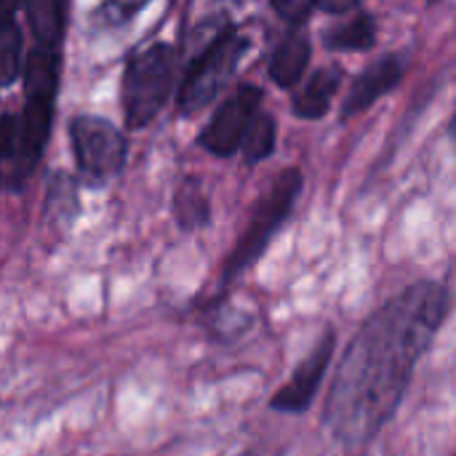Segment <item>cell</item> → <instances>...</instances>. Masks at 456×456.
<instances>
[{
    "label": "cell",
    "instance_id": "7c38bea8",
    "mask_svg": "<svg viewBox=\"0 0 456 456\" xmlns=\"http://www.w3.org/2000/svg\"><path fill=\"white\" fill-rule=\"evenodd\" d=\"M342 83V69L321 67L310 75V80L294 94V115L305 120H318L329 112L331 96Z\"/></svg>",
    "mask_w": 456,
    "mask_h": 456
},
{
    "label": "cell",
    "instance_id": "ffe728a7",
    "mask_svg": "<svg viewBox=\"0 0 456 456\" xmlns=\"http://www.w3.org/2000/svg\"><path fill=\"white\" fill-rule=\"evenodd\" d=\"M19 142H21V118L16 112L0 115V158L16 160Z\"/></svg>",
    "mask_w": 456,
    "mask_h": 456
},
{
    "label": "cell",
    "instance_id": "277c9868",
    "mask_svg": "<svg viewBox=\"0 0 456 456\" xmlns=\"http://www.w3.org/2000/svg\"><path fill=\"white\" fill-rule=\"evenodd\" d=\"M299 192H302V171L299 168H283L273 179V184L256 200L240 240L235 243V248L230 251V256L224 262L222 283H232L240 273H246L251 265L259 262V256L270 246L273 235L291 216L294 203L299 200Z\"/></svg>",
    "mask_w": 456,
    "mask_h": 456
},
{
    "label": "cell",
    "instance_id": "6da1fadb",
    "mask_svg": "<svg viewBox=\"0 0 456 456\" xmlns=\"http://www.w3.org/2000/svg\"><path fill=\"white\" fill-rule=\"evenodd\" d=\"M446 313V286L419 281L363 321L337 366L323 414L329 433L347 452L366 449L393 419Z\"/></svg>",
    "mask_w": 456,
    "mask_h": 456
},
{
    "label": "cell",
    "instance_id": "603a6c76",
    "mask_svg": "<svg viewBox=\"0 0 456 456\" xmlns=\"http://www.w3.org/2000/svg\"><path fill=\"white\" fill-rule=\"evenodd\" d=\"M452 134H454V139H456V115H454V123H452Z\"/></svg>",
    "mask_w": 456,
    "mask_h": 456
},
{
    "label": "cell",
    "instance_id": "5bb4252c",
    "mask_svg": "<svg viewBox=\"0 0 456 456\" xmlns=\"http://www.w3.org/2000/svg\"><path fill=\"white\" fill-rule=\"evenodd\" d=\"M171 211H174L176 227L184 232H198V230L211 224V200L195 176H187L176 187L174 200H171Z\"/></svg>",
    "mask_w": 456,
    "mask_h": 456
},
{
    "label": "cell",
    "instance_id": "2e32d148",
    "mask_svg": "<svg viewBox=\"0 0 456 456\" xmlns=\"http://www.w3.org/2000/svg\"><path fill=\"white\" fill-rule=\"evenodd\" d=\"M77 211H80L77 182L69 174H56L48 184V195L43 206L45 219L56 222L59 227H69L77 219Z\"/></svg>",
    "mask_w": 456,
    "mask_h": 456
},
{
    "label": "cell",
    "instance_id": "3957f363",
    "mask_svg": "<svg viewBox=\"0 0 456 456\" xmlns=\"http://www.w3.org/2000/svg\"><path fill=\"white\" fill-rule=\"evenodd\" d=\"M176 75V51L171 43L152 40L136 45L123 64L120 107L128 131L147 128L168 104Z\"/></svg>",
    "mask_w": 456,
    "mask_h": 456
},
{
    "label": "cell",
    "instance_id": "ac0fdd59",
    "mask_svg": "<svg viewBox=\"0 0 456 456\" xmlns=\"http://www.w3.org/2000/svg\"><path fill=\"white\" fill-rule=\"evenodd\" d=\"M24 37L19 21H8L0 27V88L13 86L21 77L24 69Z\"/></svg>",
    "mask_w": 456,
    "mask_h": 456
},
{
    "label": "cell",
    "instance_id": "e0dca14e",
    "mask_svg": "<svg viewBox=\"0 0 456 456\" xmlns=\"http://www.w3.org/2000/svg\"><path fill=\"white\" fill-rule=\"evenodd\" d=\"M275 139H278V126H275V118L265 110H259L243 136V158L248 166H256L262 160H267L275 150Z\"/></svg>",
    "mask_w": 456,
    "mask_h": 456
},
{
    "label": "cell",
    "instance_id": "9a60e30c",
    "mask_svg": "<svg viewBox=\"0 0 456 456\" xmlns=\"http://www.w3.org/2000/svg\"><path fill=\"white\" fill-rule=\"evenodd\" d=\"M374 37H377V24L361 8H355V13L347 21H339L323 32V43L331 51H366L374 45Z\"/></svg>",
    "mask_w": 456,
    "mask_h": 456
},
{
    "label": "cell",
    "instance_id": "52a82bcc",
    "mask_svg": "<svg viewBox=\"0 0 456 456\" xmlns=\"http://www.w3.org/2000/svg\"><path fill=\"white\" fill-rule=\"evenodd\" d=\"M334 355V329H326V334L318 339V345L302 358V363L294 369L289 382L270 398V409L281 414H302L310 409Z\"/></svg>",
    "mask_w": 456,
    "mask_h": 456
},
{
    "label": "cell",
    "instance_id": "4fadbf2b",
    "mask_svg": "<svg viewBox=\"0 0 456 456\" xmlns=\"http://www.w3.org/2000/svg\"><path fill=\"white\" fill-rule=\"evenodd\" d=\"M27 24L32 29L35 45L48 51H61V40L67 32V5L61 0H40L24 5Z\"/></svg>",
    "mask_w": 456,
    "mask_h": 456
},
{
    "label": "cell",
    "instance_id": "9c48e42d",
    "mask_svg": "<svg viewBox=\"0 0 456 456\" xmlns=\"http://www.w3.org/2000/svg\"><path fill=\"white\" fill-rule=\"evenodd\" d=\"M403 77V61L395 53H387L382 59H377L371 67H366L355 80L353 88L345 99L342 112L345 115H358L363 110H369L377 99H382L387 91H393Z\"/></svg>",
    "mask_w": 456,
    "mask_h": 456
},
{
    "label": "cell",
    "instance_id": "7402d4cb",
    "mask_svg": "<svg viewBox=\"0 0 456 456\" xmlns=\"http://www.w3.org/2000/svg\"><path fill=\"white\" fill-rule=\"evenodd\" d=\"M16 11H19L16 3H0V27L8 24V21H13V13H16Z\"/></svg>",
    "mask_w": 456,
    "mask_h": 456
},
{
    "label": "cell",
    "instance_id": "8992f818",
    "mask_svg": "<svg viewBox=\"0 0 456 456\" xmlns=\"http://www.w3.org/2000/svg\"><path fill=\"white\" fill-rule=\"evenodd\" d=\"M262 104V88L254 83L238 86L235 94H230L214 112V118L206 123V128L198 136V144L208 150L216 158H230L240 150L243 136L259 112Z\"/></svg>",
    "mask_w": 456,
    "mask_h": 456
},
{
    "label": "cell",
    "instance_id": "ba28073f",
    "mask_svg": "<svg viewBox=\"0 0 456 456\" xmlns=\"http://www.w3.org/2000/svg\"><path fill=\"white\" fill-rule=\"evenodd\" d=\"M21 142L13 160V187L27 182V176L35 171V166L43 158L45 142L51 136L53 123V102H27L21 110Z\"/></svg>",
    "mask_w": 456,
    "mask_h": 456
},
{
    "label": "cell",
    "instance_id": "44dd1931",
    "mask_svg": "<svg viewBox=\"0 0 456 456\" xmlns=\"http://www.w3.org/2000/svg\"><path fill=\"white\" fill-rule=\"evenodd\" d=\"M273 8H275V13H278V16H283V21H289V24L299 27V24H305V21H307V16L318 8V3H299V0H289V3H273Z\"/></svg>",
    "mask_w": 456,
    "mask_h": 456
},
{
    "label": "cell",
    "instance_id": "5b68a950",
    "mask_svg": "<svg viewBox=\"0 0 456 456\" xmlns=\"http://www.w3.org/2000/svg\"><path fill=\"white\" fill-rule=\"evenodd\" d=\"M69 144L77 171L88 184L115 179L128 160L126 134L99 115H75L69 120Z\"/></svg>",
    "mask_w": 456,
    "mask_h": 456
},
{
    "label": "cell",
    "instance_id": "8fae6325",
    "mask_svg": "<svg viewBox=\"0 0 456 456\" xmlns=\"http://www.w3.org/2000/svg\"><path fill=\"white\" fill-rule=\"evenodd\" d=\"M310 56H313V48H310V40L302 32L286 35L275 45V51L270 56V77L281 88L299 86V80L305 77V69L310 64Z\"/></svg>",
    "mask_w": 456,
    "mask_h": 456
},
{
    "label": "cell",
    "instance_id": "30bf717a",
    "mask_svg": "<svg viewBox=\"0 0 456 456\" xmlns=\"http://www.w3.org/2000/svg\"><path fill=\"white\" fill-rule=\"evenodd\" d=\"M59 77H61V51H48V48H32L24 59L21 69V86L27 102H53L59 91Z\"/></svg>",
    "mask_w": 456,
    "mask_h": 456
},
{
    "label": "cell",
    "instance_id": "7a4b0ae2",
    "mask_svg": "<svg viewBox=\"0 0 456 456\" xmlns=\"http://www.w3.org/2000/svg\"><path fill=\"white\" fill-rule=\"evenodd\" d=\"M190 64L176 94V112L190 118L203 112L230 83L243 53L248 51V37L232 27L227 13L203 16L187 40Z\"/></svg>",
    "mask_w": 456,
    "mask_h": 456
},
{
    "label": "cell",
    "instance_id": "d6986e66",
    "mask_svg": "<svg viewBox=\"0 0 456 456\" xmlns=\"http://www.w3.org/2000/svg\"><path fill=\"white\" fill-rule=\"evenodd\" d=\"M144 8V3H104L94 11V21L99 27H120L126 21H131L139 11Z\"/></svg>",
    "mask_w": 456,
    "mask_h": 456
}]
</instances>
